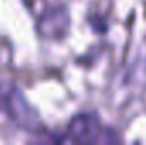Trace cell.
<instances>
[{"label": "cell", "mask_w": 146, "mask_h": 145, "mask_svg": "<svg viewBox=\"0 0 146 145\" xmlns=\"http://www.w3.org/2000/svg\"><path fill=\"white\" fill-rule=\"evenodd\" d=\"M0 111L21 130L27 133H46L37 109L27 101L24 92L9 82H0Z\"/></svg>", "instance_id": "7a4b0ae2"}, {"label": "cell", "mask_w": 146, "mask_h": 145, "mask_svg": "<svg viewBox=\"0 0 146 145\" xmlns=\"http://www.w3.org/2000/svg\"><path fill=\"white\" fill-rule=\"evenodd\" d=\"M72 29V17L66 5H49L37 17L36 33L41 39L60 41L68 36Z\"/></svg>", "instance_id": "3957f363"}, {"label": "cell", "mask_w": 146, "mask_h": 145, "mask_svg": "<svg viewBox=\"0 0 146 145\" xmlns=\"http://www.w3.org/2000/svg\"><path fill=\"white\" fill-rule=\"evenodd\" d=\"M54 142L61 144H114L121 142V137L114 128L107 126L97 113L80 111L73 114L65 130L54 137Z\"/></svg>", "instance_id": "6da1fadb"}, {"label": "cell", "mask_w": 146, "mask_h": 145, "mask_svg": "<svg viewBox=\"0 0 146 145\" xmlns=\"http://www.w3.org/2000/svg\"><path fill=\"white\" fill-rule=\"evenodd\" d=\"M33 2H34V0H33Z\"/></svg>", "instance_id": "277c9868"}]
</instances>
